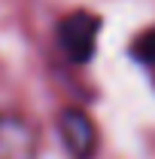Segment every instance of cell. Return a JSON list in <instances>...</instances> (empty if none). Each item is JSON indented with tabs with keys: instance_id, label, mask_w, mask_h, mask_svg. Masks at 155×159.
I'll return each instance as SVG.
<instances>
[{
	"instance_id": "obj_1",
	"label": "cell",
	"mask_w": 155,
	"mask_h": 159,
	"mask_svg": "<svg viewBox=\"0 0 155 159\" xmlns=\"http://www.w3.org/2000/svg\"><path fill=\"white\" fill-rule=\"evenodd\" d=\"M58 46L73 64H88L94 58L97 37H100V16L88 12V9H73L58 21Z\"/></svg>"
},
{
	"instance_id": "obj_4",
	"label": "cell",
	"mask_w": 155,
	"mask_h": 159,
	"mask_svg": "<svg viewBox=\"0 0 155 159\" xmlns=\"http://www.w3.org/2000/svg\"><path fill=\"white\" fill-rule=\"evenodd\" d=\"M131 55L137 61H143V64H152L155 67V28L152 31H146V34H140L134 40V46H131Z\"/></svg>"
},
{
	"instance_id": "obj_2",
	"label": "cell",
	"mask_w": 155,
	"mask_h": 159,
	"mask_svg": "<svg viewBox=\"0 0 155 159\" xmlns=\"http://www.w3.org/2000/svg\"><path fill=\"white\" fill-rule=\"evenodd\" d=\"M58 138L73 159H94L97 153V125L79 107H64L58 113Z\"/></svg>"
},
{
	"instance_id": "obj_3",
	"label": "cell",
	"mask_w": 155,
	"mask_h": 159,
	"mask_svg": "<svg viewBox=\"0 0 155 159\" xmlns=\"http://www.w3.org/2000/svg\"><path fill=\"white\" fill-rule=\"evenodd\" d=\"M40 135L31 119L0 113V159H37Z\"/></svg>"
}]
</instances>
